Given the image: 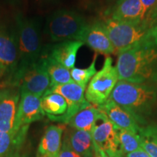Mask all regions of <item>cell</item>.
<instances>
[{
  "mask_svg": "<svg viewBox=\"0 0 157 157\" xmlns=\"http://www.w3.org/2000/svg\"><path fill=\"white\" fill-rule=\"evenodd\" d=\"M119 80L157 85V34L117 54Z\"/></svg>",
  "mask_w": 157,
  "mask_h": 157,
  "instance_id": "1",
  "label": "cell"
},
{
  "mask_svg": "<svg viewBox=\"0 0 157 157\" xmlns=\"http://www.w3.org/2000/svg\"><path fill=\"white\" fill-rule=\"evenodd\" d=\"M109 98L128 111L140 127L146 126L157 110V85L119 80Z\"/></svg>",
  "mask_w": 157,
  "mask_h": 157,
  "instance_id": "2",
  "label": "cell"
},
{
  "mask_svg": "<svg viewBox=\"0 0 157 157\" xmlns=\"http://www.w3.org/2000/svg\"><path fill=\"white\" fill-rule=\"evenodd\" d=\"M16 25L18 60L10 85L15 87H17L20 79L26 70L39 61L42 52L41 25L39 21L17 15Z\"/></svg>",
  "mask_w": 157,
  "mask_h": 157,
  "instance_id": "3",
  "label": "cell"
},
{
  "mask_svg": "<svg viewBox=\"0 0 157 157\" xmlns=\"http://www.w3.org/2000/svg\"><path fill=\"white\" fill-rule=\"evenodd\" d=\"M103 23L115 49V53L117 54L143 39L157 34V25L145 21L123 23L109 17Z\"/></svg>",
  "mask_w": 157,
  "mask_h": 157,
  "instance_id": "4",
  "label": "cell"
},
{
  "mask_svg": "<svg viewBox=\"0 0 157 157\" xmlns=\"http://www.w3.org/2000/svg\"><path fill=\"white\" fill-rule=\"evenodd\" d=\"M89 24L79 13L69 10H60L48 20L47 32L52 42L82 41Z\"/></svg>",
  "mask_w": 157,
  "mask_h": 157,
  "instance_id": "5",
  "label": "cell"
},
{
  "mask_svg": "<svg viewBox=\"0 0 157 157\" xmlns=\"http://www.w3.org/2000/svg\"><path fill=\"white\" fill-rule=\"evenodd\" d=\"M119 82L117 68L111 57H107L103 66L92 78L85 90L86 100L99 107L106 102Z\"/></svg>",
  "mask_w": 157,
  "mask_h": 157,
  "instance_id": "6",
  "label": "cell"
},
{
  "mask_svg": "<svg viewBox=\"0 0 157 157\" xmlns=\"http://www.w3.org/2000/svg\"><path fill=\"white\" fill-rule=\"evenodd\" d=\"M46 93H56L65 98L68 105L66 113L61 117L49 118L50 120L67 124L68 121L78 111L91 105L85 98V89L75 82L55 86Z\"/></svg>",
  "mask_w": 157,
  "mask_h": 157,
  "instance_id": "7",
  "label": "cell"
},
{
  "mask_svg": "<svg viewBox=\"0 0 157 157\" xmlns=\"http://www.w3.org/2000/svg\"><path fill=\"white\" fill-rule=\"evenodd\" d=\"M90 133L94 143L103 149L109 157L121 155L117 127L102 111Z\"/></svg>",
  "mask_w": 157,
  "mask_h": 157,
  "instance_id": "8",
  "label": "cell"
},
{
  "mask_svg": "<svg viewBox=\"0 0 157 157\" xmlns=\"http://www.w3.org/2000/svg\"><path fill=\"white\" fill-rule=\"evenodd\" d=\"M18 60L16 35L0 25V75L8 74L10 84L15 73Z\"/></svg>",
  "mask_w": 157,
  "mask_h": 157,
  "instance_id": "9",
  "label": "cell"
},
{
  "mask_svg": "<svg viewBox=\"0 0 157 157\" xmlns=\"http://www.w3.org/2000/svg\"><path fill=\"white\" fill-rule=\"evenodd\" d=\"M20 98L21 92L17 87L0 88V132H12L16 129Z\"/></svg>",
  "mask_w": 157,
  "mask_h": 157,
  "instance_id": "10",
  "label": "cell"
},
{
  "mask_svg": "<svg viewBox=\"0 0 157 157\" xmlns=\"http://www.w3.org/2000/svg\"><path fill=\"white\" fill-rule=\"evenodd\" d=\"M17 87L21 93H31L41 98L50 89V76L40 59L26 70L20 79Z\"/></svg>",
  "mask_w": 157,
  "mask_h": 157,
  "instance_id": "11",
  "label": "cell"
},
{
  "mask_svg": "<svg viewBox=\"0 0 157 157\" xmlns=\"http://www.w3.org/2000/svg\"><path fill=\"white\" fill-rule=\"evenodd\" d=\"M45 116L41 105V97L21 93L17 113L16 129L42 119Z\"/></svg>",
  "mask_w": 157,
  "mask_h": 157,
  "instance_id": "12",
  "label": "cell"
},
{
  "mask_svg": "<svg viewBox=\"0 0 157 157\" xmlns=\"http://www.w3.org/2000/svg\"><path fill=\"white\" fill-rule=\"evenodd\" d=\"M82 42L96 53L110 56L115 53V49L110 40L103 21H98L88 25Z\"/></svg>",
  "mask_w": 157,
  "mask_h": 157,
  "instance_id": "13",
  "label": "cell"
},
{
  "mask_svg": "<svg viewBox=\"0 0 157 157\" xmlns=\"http://www.w3.org/2000/svg\"><path fill=\"white\" fill-rule=\"evenodd\" d=\"M105 113L116 127L133 133H138L140 126L134 117L124 109L109 98L105 103L98 107Z\"/></svg>",
  "mask_w": 157,
  "mask_h": 157,
  "instance_id": "14",
  "label": "cell"
},
{
  "mask_svg": "<svg viewBox=\"0 0 157 157\" xmlns=\"http://www.w3.org/2000/svg\"><path fill=\"white\" fill-rule=\"evenodd\" d=\"M82 41H64L53 45L44 53L53 60L59 63L65 68L71 70L74 68L77 52L83 46Z\"/></svg>",
  "mask_w": 157,
  "mask_h": 157,
  "instance_id": "15",
  "label": "cell"
},
{
  "mask_svg": "<svg viewBox=\"0 0 157 157\" xmlns=\"http://www.w3.org/2000/svg\"><path fill=\"white\" fill-rule=\"evenodd\" d=\"M110 15V18L118 22L140 23L143 17L141 0H118Z\"/></svg>",
  "mask_w": 157,
  "mask_h": 157,
  "instance_id": "16",
  "label": "cell"
},
{
  "mask_svg": "<svg viewBox=\"0 0 157 157\" xmlns=\"http://www.w3.org/2000/svg\"><path fill=\"white\" fill-rule=\"evenodd\" d=\"M29 125L12 132H0V157H13L23 148Z\"/></svg>",
  "mask_w": 157,
  "mask_h": 157,
  "instance_id": "17",
  "label": "cell"
},
{
  "mask_svg": "<svg viewBox=\"0 0 157 157\" xmlns=\"http://www.w3.org/2000/svg\"><path fill=\"white\" fill-rule=\"evenodd\" d=\"M63 125H50L47 128L39 143L37 153L51 157H58L62 146Z\"/></svg>",
  "mask_w": 157,
  "mask_h": 157,
  "instance_id": "18",
  "label": "cell"
},
{
  "mask_svg": "<svg viewBox=\"0 0 157 157\" xmlns=\"http://www.w3.org/2000/svg\"><path fill=\"white\" fill-rule=\"evenodd\" d=\"M66 136L71 148L80 156L93 157L94 144L91 133L71 128V130L66 132Z\"/></svg>",
  "mask_w": 157,
  "mask_h": 157,
  "instance_id": "19",
  "label": "cell"
},
{
  "mask_svg": "<svg viewBox=\"0 0 157 157\" xmlns=\"http://www.w3.org/2000/svg\"><path fill=\"white\" fill-rule=\"evenodd\" d=\"M45 69L48 71L51 82V87L73 82L71 71L65 68L56 60L46 55L40 58Z\"/></svg>",
  "mask_w": 157,
  "mask_h": 157,
  "instance_id": "20",
  "label": "cell"
},
{
  "mask_svg": "<svg viewBox=\"0 0 157 157\" xmlns=\"http://www.w3.org/2000/svg\"><path fill=\"white\" fill-rule=\"evenodd\" d=\"M101 111L98 107L90 105L78 111L70 119L67 124L72 129L91 132Z\"/></svg>",
  "mask_w": 157,
  "mask_h": 157,
  "instance_id": "21",
  "label": "cell"
},
{
  "mask_svg": "<svg viewBox=\"0 0 157 157\" xmlns=\"http://www.w3.org/2000/svg\"><path fill=\"white\" fill-rule=\"evenodd\" d=\"M41 105L48 118L61 117L66 113L68 109L65 98L56 93H45L41 98Z\"/></svg>",
  "mask_w": 157,
  "mask_h": 157,
  "instance_id": "22",
  "label": "cell"
},
{
  "mask_svg": "<svg viewBox=\"0 0 157 157\" xmlns=\"http://www.w3.org/2000/svg\"><path fill=\"white\" fill-rule=\"evenodd\" d=\"M137 135L141 148L151 157H157V124L140 127Z\"/></svg>",
  "mask_w": 157,
  "mask_h": 157,
  "instance_id": "23",
  "label": "cell"
},
{
  "mask_svg": "<svg viewBox=\"0 0 157 157\" xmlns=\"http://www.w3.org/2000/svg\"><path fill=\"white\" fill-rule=\"evenodd\" d=\"M117 132L120 154L122 156L124 157L125 155L129 153L134 152L142 148L139 136L136 133H133L119 127H117Z\"/></svg>",
  "mask_w": 157,
  "mask_h": 157,
  "instance_id": "24",
  "label": "cell"
},
{
  "mask_svg": "<svg viewBox=\"0 0 157 157\" xmlns=\"http://www.w3.org/2000/svg\"><path fill=\"white\" fill-rule=\"evenodd\" d=\"M97 58V53H95L91 64L87 68H78L74 67L73 69L71 70V78L74 82H75L76 84H78L85 90L90 80L97 73V70H96L95 67Z\"/></svg>",
  "mask_w": 157,
  "mask_h": 157,
  "instance_id": "25",
  "label": "cell"
},
{
  "mask_svg": "<svg viewBox=\"0 0 157 157\" xmlns=\"http://www.w3.org/2000/svg\"><path fill=\"white\" fill-rule=\"evenodd\" d=\"M142 21L157 25V0H141Z\"/></svg>",
  "mask_w": 157,
  "mask_h": 157,
  "instance_id": "26",
  "label": "cell"
},
{
  "mask_svg": "<svg viewBox=\"0 0 157 157\" xmlns=\"http://www.w3.org/2000/svg\"><path fill=\"white\" fill-rule=\"evenodd\" d=\"M58 157H81L71 148L67 137L65 135L63 140L62 142L61 148L59 152Z\"/></svg>",
  "mask_w": 157,
  "mask_h": 157,
  "instance_id": "27",
  "label": "cell"
},
{
  "mask_svg": "<svg viewBox=\"0 0 157 157\" xmlns=\"http://www.w3.org/2000/svg\"><path fill=\"white\" fill-rule=\"evenodd\" d=\"M124 157H151L143 148L135 151L134 152L129 153L125 155Z\"/></svg>",
  "mask_w": 157,
  "mask_h": 157,
  "instance_id": "28",
  "label": "cell"
},
{
  "mask_svg": "<svg viewBox=\"0 0 157 157\" xmlns=\"http://www.w3.org/2000/svg\"><path fill=\"white\" fill-rule=\"evenodd\" d=\"M94 156L93 157H109L108 156L106 153H105L103 149L99 148L95 143H94Z\"/></svg>",
  "mask_w": 157,
  "mask_h": 157,
  "instance_id": "29",
  "label": "cell"
},
{
  "mask_svg": "<svg viewBox=\"0 0 157 157\" xmlns=\"http://www.w3.org/2000/svg\"><path fill=\"white\" fill-rule=\"evenodd\" d=\"M13 157H31L30 156V154H29L28 151H24L21 150L20 151L15 155Z\"/></svg>",
  "mask_w": 157,
  "mask_h": 157,
  "instance_id": "30",
  "label": "cell"
},
{
  "mask_svg": "<svg viewBox=\"0 0 157 157\" xmlns=\"http://www.w3.org/2000/svg\"><path fill=\"white\" fill-rule=\"evenodd\" d=\"M36 157H51V156H47V155L40 154H38V153H36Z\"/></svg>",
  "mask_w": 157,
  "mask_h": 157,
  "instance_id": "31",
  "label": "cell"
},
{
  "mask_svg": "<svg viewBox=\"0 0 157 157\" xmlns=\"http://www.w3.org/2000/svg\"><path fill=\"white\" fill-rule=\"evenodd\" d=\"M112 157H124V156H121V155H116V156H112Z\"/></svg>",
  "mask_w": 157,
  "mask_h": 157,
  "instance_id": "32",
  "label": "cell"
}]
</instances>
